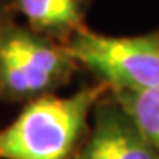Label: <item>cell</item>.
Listing matches in <instances>:
<instances>
[{
	"label": "cell",
	"instance_id": "1",
	"mask_svg": "<svg viewBox=\"0 0 159 159\" xmlns=\"http://www.w3.org/2000/svg\"><path fill=\"white\" fill-rule=\"evenodd\" d=\"M106 91L109 88L98 83L70 96L46 94L30 101L0 132V159H68Z\"/></svg>",
	"mask_w": 159,
	"mask_h": 159
},
{
	"label": "cell",
	"instance_id": "2",
	"mask_svg": "<svg viewBox=\"0 0 159 159\" xmlns=\"http://www.w3.org/2000/svg\"><path fill=\"white\" fill-rule=\"evenodd\" d=\"M65 49L112 93L159 88V33L107 36L84 26L65 42Z\"/></svg>",
	"mask_w": 159,
	"mask_h": 159
},
{
	"label": "cell",
	"instance_id": "3",
	"mask_svg": "<svg viewBox=\"0 0 159 159\" xmlns=\"http://www.w3.org/2000/svg\"><path fill=\"white\" fill-rule=\"evenodd\" d=\"M76 68L65 44L11 21L0 34V99L33 101L68 83Z\"/></svg>",
	"mask_w": 159,
	"mask_h": 159
},
{
	"label": "cell",
	"instance_id": "4",
	"mask_svg": "<svg viewBox=\"0 0 159 159\" xmlns=\"http://www.w3.org/2000/svg\"><path fill=\"white\" fill-rule=\"evenodd\" d=\"M11 7L28 21L34 33L65 44L84 28L88 0H11Z\"/></svg>",
	"mask_w": 159,
	"mask_h": 159
},
{
	"label": "cell",
	"instance_id": "5",
	"mask_svg": "<svg viewBox=\"0 0 159 159\" xmlns=\"http://www.w3.org/2000/svg\"><path fill=\"white\" fill-rule=\"evenodd\" d=\"M99 109L109 125L115 159H159L156 148L114 99L102 106L99 102Z\"/></svg>",
	"mask_w": 159,
	"mask_h": 159
},
{
	"label": "cell",
	"instance_id": "6",
	"mask_svg": "<svg viewBox=\"0 0 159 159\" xmlns=\"http://www.w3.org/2000/svg\"><path fill=\"white\" fill-rule=\"evenodd\" d=\"M114 101L135 122L159 153V88L140 93H112Z\"/></svg>",
	"mask_w": 159,
	"mask_h": 159
},
{
	"label": "cell",
	"instance_id": "7",
	"mask_svg": "<svg viewBox=\"0 0 159 159\" xmlns=\"http://www.w3.org/2000/svg\"><path fill=\"white\" fill-rule=\"evenodd\" d=\"M78 159H115L109 125L106 122L104 114L99 109V104L94 109V127H93V132L89 133V138L86 141L84 148L81 149Z\"/></svg>",
	"mask_w": 159,
	"mask_h": 159
},
{
	"label": "cell",
	"instance_id": "8",
	"mask_svg": "<svg viewBox=\"0 0 159 159\" xmlns=\"http://www.w3.org/2000/svg\"><path fill=\"white\" fill-rule=\"evenodd\" d=\"M11 23L10 21V13H8V5L3 0H0V34L3 33V30Z\"/></svg>",
	"mask_w": 159,
	"mask_h": 159
}]
</instances>
